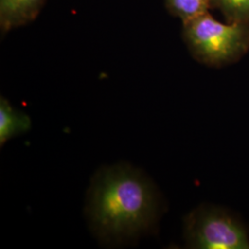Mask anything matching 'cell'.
<instances>
[{"instance_id": "1", "label": "cell", "mask_w": 249, "mask_h": 249, "mask_svg": "<svg viewBox=\"0 0 249 249\" xmlns=\"http://www.w3.org/2000/svg\"><path fill=\"white\" fill-rule=\"evenodd\" d=\"M87 215L100 240L121 243L152 231L159 216V197L142 172L127 164L108 166L91 180Z\"/></svg>"}, {"instance_id": "2", "label": "cell", "mask_w": 249, "mask_h": 249, "mask_svg": "<svg viewBox=\"0 0 249 249\" xmlns=\"http://www.w3.org/2000/svg\"><path fill=\"white\" fill-rule=\"evenodd\" d=\"M183 36L196 60L213 67L234 62L249 49V24L223 23L210 12L183 23Z\"/></svg>"}, {"instance_id": "3", "label": "cell", "mask_w": 249, "mask_h": 249, "mask_svg": "<svg viewBox=\"0 0 249 249\" xmlns=\"http://www.w3.org/2000/svg\"><path fill=\"white\" fill-rule=\"evenodd\" d=\"M185 236L192 249H249V233L244 225L213 206L202 205L187 216Z\"/></svg>"}, {"instance_id": "4", "label": "cell", "mask_w": 249, "mask_h": 249, "mask_svg": "<svg viewBox=\"0 0 249 249\" xmlns=\"http://www.w3.org/2000/svg\"><path fill=\"white\" fill-rule=\"evenodd\" d=\"M46 0H0V26L9 32L34 21Z\"/></svg>"}, {"instance_id": "5", "label": "cell", "mask_w": 249, "mask_h": 249, "mask_svg": "<svg viewBox=\"0 0 249 249\" xmlns=\"http://www.w3.org/2000/svg\"><path fill=\"white\" fill-rule=\"evenodd\" d=\"M32 126L30 117L12 107L8 100L0 99V144L3 146L10 139L25 133Z\"/></svg>"}, {"instance_id": "6", "label": "cell", "mask_w": 249, "mask_h": 249, "mask_svg": "<svg viewBox=\"0 0 249 249\" xmlns=\"http://www.w3.org/2000/svg\"><path fill=\"white\" fill-rule=\"evenodd\" d=\"M170 13L183 23L209 12L212 0H165Z\"/></svg>"}, {"instance_id": "7", "label": "cell", "mask_w": 249, "mask_h": 249, "mask_svg": "<svg viewBox=\"0 0 249 249\" xmlns=\"http://www.w3.org/2000/svg\"><path fill=\"white\" fill-rule=\"evenodd\" d=\"M212 8L219 9L228 22L249 24V0H212Z\"/></svg>"}]
</instances>
